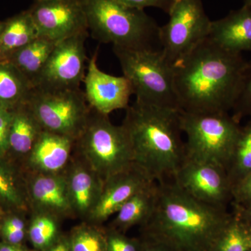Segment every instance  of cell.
Masks as SVG:
<instances>
[{
    "label": "cell",
    "mask_w": 251,
    "mask_h": 251,
    "mask_svg": "<svg viewBox=\"0 0 251 251\" xmlns=\"http://www.w3.org/2000/svg\"><path fill=\"white\" fill-rule=\"evenodd\" d=\"M30 82L6 60H0V108L12 110L27 101Z\"/></svg>",
    "instance_id": "603a6c76"
},
{
    "label": "cell",
    "mask_w": 251,
    "mask_h": 251,
    "mask_svg": "<svg viewBox=\"0 0 251 251\" xmlns=\"http://www.w3.org/2000/svg\"><path fill=\"white\" fill-rule=\"evenodd\" d=\"M11 112L9 153L12 151L26 159L44 129L27 102L18 105Z\"/></svg>",
    "instance_id": "ffe728a7"
},
{
    "label": "cell",
    "mask_w": 251,
    "mask_h": 251,
    "mask_svg": "<svg viewBox=\"0 0 251 251\" xmlns=\"http://www.w3.org/2000/svg\"><path fill=\"white\" fill-rule=\"evenodd\" d=\"M88 36L80 34L59 41L34 87L80 88L87 72L85 41Z\"/></svg>",
    "instance_id": "7c38bea8"
},
{
    "label": "cell",
    "mask_w": 251,
    "mask_h": 251,
    "mask_svg": "<svg viewBox=\"0 0 251 251\" xmlns=\"http://www.w3.org/2000/svg\"><path fill=\"white\" fill-rule=\"evenodd\" d=\"M28 9L39 36L59 42L89 34L83 0H34Z\"/></svg>",
    "instance_id": "8fae6325"
},
{
    "label": "cell",
    "mask_w": 251,
    "mask_h": 251,
    "mask_svg": "<svg viewBox=\"0 0 251 251\" xmlns=\"http://www.w3.org/2000/svg\"><path fill=\"white\" fill-rule=\"evenodd\" d=\"M4 21H0V34L2 31L3 27H4Z\"/></svg>",
    "instance_id": "ab89813d"
},
{
    "label": "cell",
    "mask_w": 251,
    "mask_h": 251,
    "mask_svg": "<svg viewBox=\"0 0 251 251\" xmlns=\"http://www.w3.org/2000/svg\"><path fill=\"white\" fill-rule=\"evenodd\" d=\"M3 216V211L1 210V207H0V221H1V218Z\"/></svg>",
    "instance_id": "b9f144b4"
},
{
    "label": "cell",
    "mask_w": 251,
    "mask_h": 251,
    "mask_svg": "<svg viewBox=\"0 0 251 251\" xmlns=\"http://www.w3.org/2000/svg\"><path fill=\"white\" fill-rule=\"evenodd\" d=\"M180 126L186 135V160L208 162L226 171L242 127L229 112H179Z\"/></svg>",
    "instance_id": "52a82bcc"
},
{
    "label": "cell",
    "mask_w": 251,
    "mask_h": 251,
    "mask_svg": "<svg viewBox=\"0 0 251 251\" xmlns=\"http://www.w3.org/2000/svg\"><path fill=\"white\" fill-rule=\"evenodd\" d=\"M122 126L134 164L157 183L171 182L186 161L179 110L135 101L126 109Z\"/></svg>",
    "instance_id": "3957f363"
},
{
    "label": "cell",
    "mask_w": 251,
    "mask_h": 251,
    "mask_svg": "<svg viewBox=\"0 0 251 251\" xmlns=\"http://www.w3.org/2000/svg\"><path fill=\"white\" fill-rule=\"evenodd\" d=\"M74 153L103 180L134 166L133 150L122 125L91 108L85 128L75 140Z\"/></svg>",
    "instance_id": "5b68a950"
},
{
    "label": "cell",
    "mask_w": 251,
    "mask_h": 251,
    "mask_svg": "<svg viewBox=\"0 0 251 251\" xmlns=\"http://www.w3.org/2000/svg\"><path fill=\"white\" fill-rule=\"evenodd\" d=\"M128 7L140 10L153 7L162 10L168 14L175 0H115Z\"/></svg>",
    "instance_id": "836d02e7"
},
{
    "label": "cell",
    "mask_w": 251,
    "mask_h": 251,
    "mask_svg": "<svg viewBox=\"0 0 251 251\" xmlns=\"http://www.w3.org/2000/svg\"><path fill=\"white\" fill-rule=\"evenodd\" d=\"M0 232L4 239L3 242L14 245H22L27 234L25 221L17 214L6 216L0 225Z\"/></svg>",
    "instance_id": "f1b7e54d"
},
{
    "label": "cell",
    "mask_w": 251,
    "mask_h": 251,
    "mask_svg": "<svg viewBox=\"0 0 251 251\" xmlns=\"http://www.w3.org/2000/svg\"><path fill=\"white\" fill-rule=\"evenodd\" d=\"M140 251H174L169 248L166 247L163 244L158 242H153L150 239H144V242L141 244Z\"/></svg>",
    "instance_id": "d590c367"
},
{
    "label": "cell",
    "mask_w": 251,
    "mask_h": 251,
    "mask_svg": "<svg viewBox=\"0 0 251 251\" xmlns=\"http://www.w3.org/2000/svg\"><path fill=\"white\" fill-rule=\"evenodd\" d=\"M107 251H140L141 244L113 228L105 229Z\"/></svg>",
    "instance_id": "4dcf8cb0"
},
{
    "label": "cell",
    "mask_w": 251,
    "mask_h": 251,
    "mask_svg": "<svg viewBox=\"0 0 251 251\" xmlns=\"http://www.w3.org/2000/svg\"><path fill=\"white\" fill-rule=\"evenodd\" d=\"M12 112L0 108V158L5 159L9 151V130Z\"/></svg>",
    "instance_id": "1f68e13d"
},
{
    "label": "cell",
    "mask_w": 251,
    "mask_h": 251,
    "mask_svg": "<svg viewBox=\"0 0 251 251\" xmlns=\"http://www.w3.org/2000/svg\"><path fill=\"white\" fill-rule=\"evenodd\" d=\"M244 6H251V0H242Z\"/></svg>",
    "instance_id": "f35d334b"
},
{
    "label": "cell",
    "mask_w": 251,
    "mask_h": 251,
    "mask_svg": "<svg viewBox=\"0 0 251 251\" xmlns=\"http://www.w3.org/2000/svg\"><path fill=\"white\" fill-rule=\"evenodd\" d=\"M136 97L145 105L179 110L174 87L173 65L161 50L112 47Z\"/></svg>",
    "instance_id": "8992f818"
},
{
    "label": "cell",
    "mask_w": 251,
    "mask_h": 251,
    "mask_svg": "<svg viewBox=\"0 0 251 251\" xmlns=\"http://www.w3.org/2000/svg\"><path fill=\"white\" fill-rule=\"evenodd\" d=\"M158 193V184L153 181L133 195L116 213L111 228L122 232L146 224L154 210Z\"/></svg>",
    "instance_id": "d6986e66"
},
{
    "label": "cell",
    "mask_w": 251,
    "mask_h": 251,
    "mask_svg": "<svg viewBox=\"0 0 251 251\" xmlns=\"http://www.w3.org/2000/svg\"><path fill=\"white\" fill-rule=\"evenodd\" d=\"M226 173L232 189L251 173V130L247 126L242 127Z\"/></svg>",
    "instance_id": "4316f807"
},
{
    "label": "cell",
    "mask_w": 251,
    "mask_h": 251,
    "mask_svg": "<svg viewBox=\"0 0 251 251\" xmlns=\"http://www.w3.org/2000/svg\"><path fill=\"white\" fill-rule=\"evenodd\" d=\"M39 36L29 9L4 21L0 34V60H6Z\"/></svg>",
    "instance_id": "7402d4cb"
},
{
    "label": "cell",
    "mask_w": 251,
    "mask_h": 251,
    "mask_svg": "<svg viewBox=\"0 0 251 251\" xmlns=\"http://www.w3.org/2000/svg\"><path fill=\"white\" fill-rule=\"evenodd\" d=\"M232 111V117L238 122L244 117H251V60L248 62L240 92Z\"/></svg>",
    "instance_id": "f546056e"
},
{
    "label": "cell",
    "mask_w": 251,
    "mask_h": 251,
    "mask_svg": "<svg viewBox=\"0 0 251 251\" xmlns=\"http://www.w3.org/2000/svg\"><path fill=\"white\" fill-rule=\"evenodd\" d=\"M158 184L154 210L141 226L145 239L174 251H211L231 212L200 202L173 181Z\"/></svg>",
    "instance_id": "7a4b0ae2"
},
{
    "label": "cell",
    "mask_w": 251,
    "mask_h": 251,
    "mask_svg": "<svg viewBox=\"0 0 251 251\" xmlns=\"http://www.w3.org/2000/svg\"><path fill=\"white\" fill-rule=\"evenodd\" d=\"M231 204L241 206L251 205V173L234 186Z\"/></svg>",
    "instance_id": "d6a6232c"
},
{
    "label": "cell",
    "mask_w": 251,
    "mask_h": 251,
    "mask_svg": "<svg viewBox=\"0 0 251 251\" xmlns=\"http://www.w3.org/2000/svg\"><path fill=\"white\" fill-rule=\"evenodd\" d=\"M173 182L191 197L215 207L227 209L233 200L226 170L214 163L187 159Z\"/></svg>",
    "instance_id": "30bf717a"
},
{
    "label": "cell",
    "mask_w": 251,
    "mask_h": 251,
    "mask_svg": "<svg viewBox=\"0 0 251 251\" xmlns=\"http://www.w3.org/2000/svg\"><path fill=\"white\" fill-rule=\"evenodd\" d=\"M246 126H247L249 127V128H250V129L251 130V120H249V122H248L247 125Z\"/></svg>",
    "instance_id": "60d3db41"
},
{
    "label": "cell",
    "mask_w": 251,
    "mask_h": 251,
    "mask_svg": "<svg viewBox=\"0 0 251 251\" xmlns=\"http://www.w3.org/2000/svg\"><path fill=\"white\" fill-rule=\"evenodd\" d=\"M69 238L72 251H107L106 232L99 225L83 221Z\"/></svg>",
    "instance_id": "83f0119b"
},
{
    "label": "cell",
    "mask_w": 251,
    "mask_h": 251,
    "mask_svg": "<svg viewBox=\"0 0 251 251\" xmlns=\"http://www.w3.org/2000/svg\"><path fill=\"white\" fill-rule=\"evenodd\" d=\"M168 14L169 21L160 26L159 41L162 53L173 65L208 38L212 21L202 0H175Z\"/></svg>",
    "instance_id": "9c48e42d"
},
{
    "label": "cell",
    "mask_w": 251,
    "mask_h": 251,
    "mask_svg": "<svg viewBox=\"0 0 251 251\" xmlns=\"http://www.w3.org/2000/svg\"><path fill=\"white\" fill-rule=\"evenodd\" d=\"M25 180L31 212L48 213L61 220L75 218L64 173H28Z\"/></svg>",
    "instance_id": "5bb4252c"
},
{
    "label": "cell",
    "mask_w": 251,
    "mask_h": 251,
    "mask_svg": "<svg viewBox=\"0 0 251 251\" xmlns=\"http://www.w3.org/2000/svg\"><path fill=\"white\" fill-rule=\"evenodd\" d=\"M16 172L6 160L0 158V202L10 209H30L26 180L21 181Z\"/></svg>",
    "instance_id": "d4e9b609"
},
{
    "label": "cell",
    "mask_w": 251,
    "mask_h": 251,
    "mask_svg": "<svg viewBox=\"0 0 251 251\" xmlns=\"http://www.w3.org/2000/svg\"><path fill=\"white\" fill-rule=\"evenodd\" d=\"M0 251H31L22 245H14L4 242H0Z\"/></svg>",
    "instance_id": "8d00e7d4"
},
{
    "label": "cell",
    "mask_w": 251,
    "mask_h": 251,
    "mask_svg": "<svg viewBox=\"0 0 251 251\" xmlns=\"http://www.w3.org/2000/svg\"><path fill=\"white\" fill-rule=\"evenodd\" d=\"M89 31L99 42L127 49L158 50L160 26L145 10L115 0H83Z\"/></svg>",
    "instance_id": "277c9868"
},
{
    "label": "cell",
    "mask_w": 251,
    "mask_h": 251,
    "mask_svg": "<svg viewBox=\"0 0 251 251\" xmlns=\"http://www.w3.org/2000/svg\"><path fill=\"white\" fill-rule=\"evenodd\" d=\"M97 56L96 52L89 59L83 80L87 103L91 108L103 115L126 110L133 94L129 80L124 75L115 76L102 72L97 65Z\"/></svg>",
    "instance_id": "4fadbf2b"
},
{
    "label": "cell",
    "mask_w": 251,
    "mask_h": 251,
    "mask_svg": "<svg viewBox=\"0 0 251 251\" xmlns=\"http://www.w3.org/2000/svg\"><path fill=\"white\" fill-rule=\"evenodd\" d=\"M41 251H72L69 235L61 234L52 245Z\"/></svg>",
    "instance_id": "e575fe53"
},
{
    "label": "cell",
    "mask_w": 251,
    "mask_h": 251,
    "mask_svg": "<svg viewBox=\"0 0 251 251\" xmlns=\"http://www.w3.org/2000/svg\"><path fill=\"white\" fill-rule=\"evenodd\" d=\"M64 175L74 215L87 221L99 202L103 181L74 151Z\"/></svg>",
    "instance_id": "2e32d148"
},
{
    "label": "cell",
    "mask_w": 251,
    "mask_h": 251,
    "mask_svg": "<svg viewBox=\"0 0 251 251\" xmlns=\"http://www.w3.org/2000/svg\"><path fill=\"white\" fill-rule=\"evenodd\" d=\"M75 140L43 130L25 159L28 173L62 174L73 155Z\"/></svg>",
    "instance_id": "e0dca14e"
},
{
    "label": "cell",
    "mask_w": 251,
    "mask_h": 251,
    "mask_svg": "<svg viewBox=\"0 0 251 251\" xmlns=\"http://www.w3.org/2000/svg\"><path fill=\"white\" fill-rule=\"evenodd\" d=\"M231 205L235 206L240 212L242 213L244 217L247 218L251 222V205L247 206H241L235 204H231Z\"/></svg>",
    "instance_id": "74e56055"
},
{
    "label": "cell",
    "mask_w": 251,
    "mask_h": 251,
    "mask_svg": "<svg viewBox=\"0 0 251 251\" xmlns=\"http://www.w3.org/2000/svg\"><path fill=\"white\" fill-rule=\"evenodd\" d=\"M153 181L135 165L110 176L104 181L99 202L87 222L100 226L116 214L133 195Z\"/></svg>",
    "instance_id": "9a60e30c"
},
{
    "label": "cell",
    "mask_w": 251,
    "mask_h": 251,
    "mask_svg": "<svg viewBox=\"0 0 251 251\" xmlns=\"http://www.w3.org/2000/svg\"><path fill=\"white\" fill-rule=\"evenodd\" d=\"M232 206L230 217L211 251H251V222Z\"/></svg>",
    "instance_id": "cb8c5ba5"
},
{
    "label": "cell",
    "mask_w": 251,
    "mask_h": 251,
    "mask_svg": "<svg viewBox=\"0 0 251 251\" xmlns=\"http://www.w3.org/2000/svg\"><path fill=\"white\" fill-rule=\"evenodd\" d=\"M208 38L230 52H251V6L243 5L240 9L212 21Z\"/></svg>",
    "instance_id": "ac0fdd59"
},
{
    "label": "cell",
    "mask_w": 251,
    "mask_h": 251,
    "mask_svg": "<svg viewBox=\"0 0 251 251\" xmlns=\"http://www.w3.org/2000/svg\"><path fill=\"white\" fill-rule=\"evenodd\" d=\"M57 43L48 38L38 36L27 46L11 54L6 60L17 68L34 87Z\"/></svg>",
    "instance_id": "44dd1931"
},
{
    "label": "cell",
    "mask_w": 251,
    "mask_h": 251,
    "mask_svg": "<svg viewBox=\"0 0 251 251\" xmlns=\"http://www.w3.org/2000/svg\"><path fill=\"white\" fill-rule=\"evenodd\" d=\"M248 62L209 38L173 64L179 110L191 113L229 112L238 98Z\"/></svg>",
    "instance_id": "6da1fadb"
},
{
    "label": "cell",
    "mask_w": 251,
    "mask_h": 251,
    "mask_svg": "<svg viewBox=\"0 0 251 251\" xmlns=\"http://www.w3.org/2000/svg\"></svg>",
    "instance_id": "7bdbcfd3"
},
{
    "label": "cell",
    "mask_w": 251,
    "mask_h": 251,
    "mask_svg": "<svg viewBox=\"0 0 251 251\" xmlns=\"http://www.w3.org/2000/svg\"><path fill=\"white\" fill-rule=\"evenodd\" d=\"M26 102L43 129L75 141L85 128L91 111L80 88L33 87Z\"/></svg>",
    "instance_id": "ba28073f"
},
{
    "label": "cell",
    "mask_w": 251,
    "mask_h": 251,
    "mask_svg": "<svg viewBox=\"0 0 251 251\" xmlns=\"http://www.w3.org/2000/svg\"><path fill=\"white\" fill-rule=\"evenodd\" d=\"M27 227V235L37 251L47 249L60 236V221L57 216L44 212L33 211Z\"/></svg>",
    "instance_id": "484cf974"
}]
</instances>
